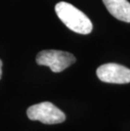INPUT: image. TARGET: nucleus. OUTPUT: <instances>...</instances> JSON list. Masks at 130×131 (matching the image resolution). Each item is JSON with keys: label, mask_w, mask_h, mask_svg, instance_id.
Returning <instances> with one entry per match:
<instances>
[{"label": "nucleus", "mask_w": 130, "mask_h": 131, "mask_svg": "<svg viewBox=\"0 0 130 131\" xmlns=\"http://www.w3.org/2000/svg\"><path fill=\"white\" fill-rule=\"evenodd\" d=\"M60 20L73 31L79 34H90L93 29L90 19L76 7L67 2H60L55 6Z\"/></svg>", "instance_id": "obj_1"}, {"label": "nucleus", "mask_w": 130, "mask_h": 131, "mask_svg": "<svg viewBox=\"0 0 130 131\" xmlns=\"http://www.w3.org/2000/svg\"><path fill=\"white\" fill-rule=\"evenodd\" d=\"M27 116L30 120L40 121L46 124H61L66 119L64 113L49 102H43L30 107L27 109Z\"/></svg>", "instance_id": "obj_2"}, {"label": "nucleus", "mask_w": 130, "mask_h": 131, "mask_svg": "<svg viewBox=\"0 0 130 131\" xmlns=\"http://www.w3.org/2000/svg\"><path fill=\"white\" fill-rule=\"evenodd\" d=\"M75 61L76 58L72 53L59 50H44L37 56V64L48 66L54 73L63 71Z\"/></svg>", "instance_id": "obj_3"}, {"label": "nucleus", "mask_w": 130, "mask_h": 131, "mask_svg": "<svg viewBox=\"0 0 130 131\" xmlns=\"http://www.w3.org/2000/svg\"><path fill=\"white\" fill-rule=\"evenodd\" d=\"M96 74L102 82L112 84L130 83V69L118 63H109L102 64L97 69Z\"/></svg>", "instance_id": "obj_4"}, {"label": "nucleus", "mask_w": 130, "mask_h": 131, "mask_svg": "<svg viewBox=\"0 0 130 131\" xmlns=\"http://www.w3.org/2000/svg\"><path fill=\"white\" fill-rule=\"evenodd\" d=\"M112 15L117 19L130 23V3L128 0H102Z\"/></svg>", "instance_id": "obj_5"}, {"label": "nucleus", "mask_w": 130, "mask_h": 131, "mask_svg": "<svg viewBox=\"0 0 130 131\" xmlns=\"http://www.w3.org/2000/svg\"><path fill=\"white\" fill-rule=\"evenodd\" d=\"M2 67H3V62H2V60L0 59V80H1V77H2Z\"/></svg>", "instance_id": "obj_6"}]
</instances>
